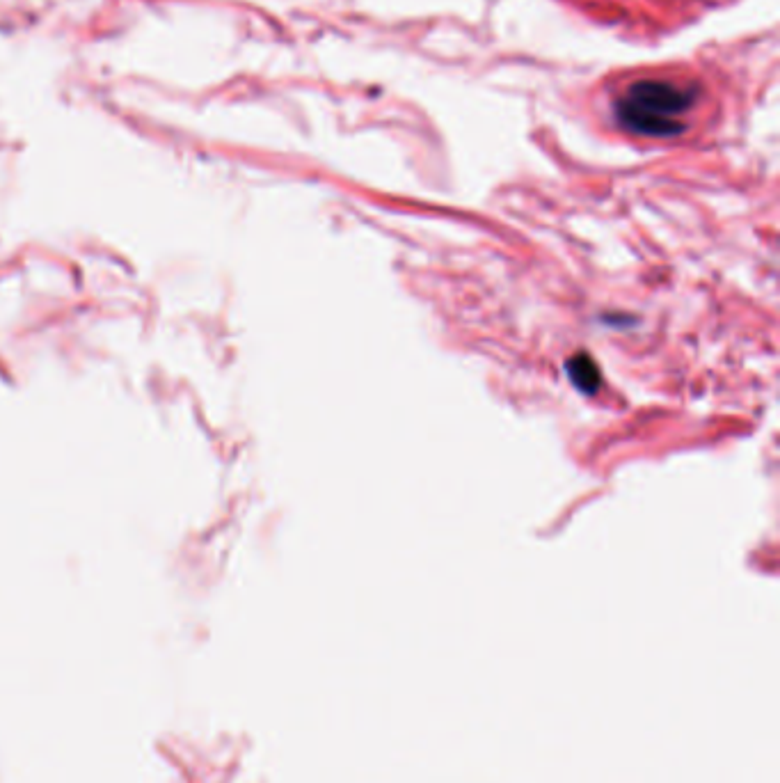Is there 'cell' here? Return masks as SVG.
Here are the masks:
<instances>
[{
    "instance_id": "6da1fadb",
    "label": "cell",
    "mask_w": 780,
    "mask_h": 783,
    "mask_svg": "<svg viewBox=\"0 0 780 783\" xmlns=\"http://www.w3.org/2000/svg\"><path fill=\"white\" fill-rule=\"evenodd\" d=\"M696 106L698 85L689 78L666 74L632 78L614 101L620 126L648 138L678 136Z\"/></svg>"
},
{
    "instance_id": "7a4b0ae2",
    "label": "cell",
    "mask_w": 780,
    "mask_h": 783,
    "mask_svg": "<svg viewBox=\"0 0 780 783\" xmlns=\"http://www.w3.org/2000/svg\"><path fill=\"white\" fill-rule=\"evenodd\" d=\"M568 371L572 383H575L581 392L593 394L600 387V371L588 355H577V358L568 365Z\"/></svg>"
}]
</instances>
